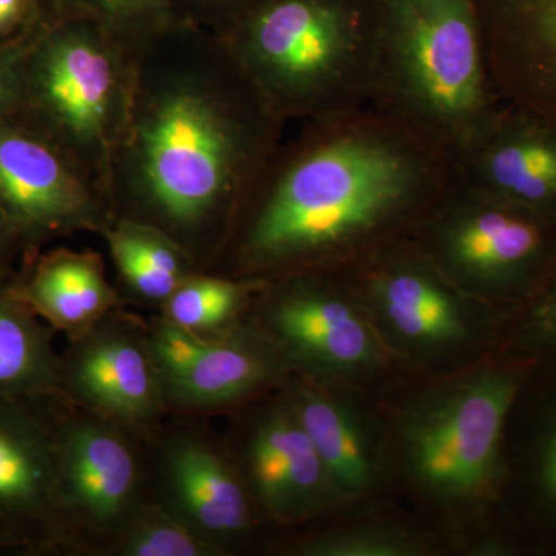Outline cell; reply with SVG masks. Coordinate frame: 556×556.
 Masks as SVG:
<instances>
[{
  "label": "cell",
  "instance_id": "obj_2",
  "mask_svg": "<svg viewBox=\"0 0 556 556\" xmlns=\"http://www.w3.org/2000/svg\"><path fill=\"white\" fill-rule=\"evenodd\" d=\"M287 126L225 40L177 22L138 51L113 215L163 230L207 273Z\"/></svg>",
  "mask_w": 556,
  "mask_h": 556
},
{
  "label": "cell",
  "instance_id": "obj_28",
  "mask_svg": "<svg viewBox=\"0 0 556 556\" xmlns=\"http://www.w3.org/2000/svg\"><path fill=\"white\" fill-rule=\"evenodd\" d=\"M178 20L222 36L255 0H170Z\"/></svg>",
  "mask_w": 556,
  "mask_h": 556
},
{
  "label": "cell",
  "instance_id": "obj_32",
  "mask_svg": "<svg viewBox=\"0 0 556 556\" xmlns=\"http://www.w3.org/2000/svg\"><path fill=\"white\" fill-rule=\"evenodd\" d=\"M0 554H3L2 548H0Z\"/></svg>",
  "mask_w": 556,
  "mask_h": 556
},
{
  "label": "cell",
  "instance_id": "obj_31",
  "mask_svg": "<svg viewBox=\"0 0 556 556\" xmlns=\"http://www.w3.org/2000/svg\"><path fill=\"white\" fill-rule=\"evenodd\" d=\"M546 481L548 486L556 492V438L547 457Z\"/></svg>",
  "mask_w": 556,
  "mask_h": 556
},
{
  "label": "cell",
  "instance_id": "obj_26",
  "mask_svg": "<svg viewBox=\"0 0 556 556\" xmlns=\"http://www.w3.org/2000/svg\"><path fill=\"white\" fill-rule=\"evenodd\" d=\"M283 548L300 556H412L424 551L412 533L391 527H358L321 533Z\"/></svg>",
  "mask_w": 556,
  "mask_h": 556
},
{
  "label": "cell",
  "instance_id": "obj_33",
  "mask_svg": "<svg viewBox=\"0 0 556 556\" xmlns=\"http://www.w3.org/2000/svg\"><path fill=\"white\" fill-rule=\"evenodd\" d=\"M555 320H556V309H555Z\"/></svg>",
  "mask_w": 556,
  "mask_h": 556
},
{
  "label": "cell",
  "instance_id": "obj_3",
  "mask_svg": "<svg viewBox=\"0 0 556 556\" xmlns=\"http://www.w3.org/2000/svg\"><path fill=\"white\" fill-rule=\"evenodd\" d=\"M382 5L375 0H255L219 38L287 123L369 105Z\"/></svg>",
  "mask_w": 556,
  "mask_h": 556
},
{
  "label": "cell",
  "instance_id": "obj_22",
  "mask_svg": "<svg viewBox=\"0 0 556 556\" xmlns=\"http://www.w3.org/2000/svg\"><path fill=\"white\" fill-rule=\"evenodd\" d=\"M16 278L0 287V399L56 393V331L21 298Z\"/></svg>",
  "mask_w": 556,
  "mask_h": 556
},
{
  "label": "cell",
  "instance_id": "obj_17",
  "mask_svg": "<svg viewBox=\"0 0 556 556\" xmlns=\"http://www.w3.org/2000/svg\"><path fill=\"white\" fill-rule=\"evenodd\" d=\"M460 185L529 208L556 203V135L500 118L455 153Z\"/></svg>",
  "mask_w": 556,
  "mask_h": 556
},
{
  "label": "cell",
  "instance_id": "obj_19",
  "mask_svg": "<svg viewBox=\"0 0 556 556\" xmlns=\"http://www.w3.org/2000/svg\"><path fill=\"white\" fill-rule=\"evenodd\" d=\"M283 390L340 497L371 492L379 479V452L356 409L316 380L291 376Z\"/></svg>",
  "mask_w": 556,
  "mask_h": 556
},
{
  "label": "cell",
  "instance_id": "obj_10",
  "mask_svg": "<svg viewBox=\"0 0 556 556\" xmlns=\"http://www.w3.org/2000/svg\"><path fill=\"white\" fill-rule=\"evenodd\" d=\"M230 415L223 441L263 521L300 526L342 503L283 387Z\"/></svg>",
  "mask_w": 556,
  "mask_h": 556
},
{
  "label": "cell",
  "instance_id": "obj_11",
  "mask_svg": "<svg viewBox=\"0 0 556 556\" xmlns=\"http://www.w3.org/2000/svg\"><path fill=\"white\" fill-rule=\"evenodd\" d=\"M0 211L24 262L50 241L112 225V204L53 141L17 116L0 121Z\"/></svg>",
  "mask_w": 556,
  "mask_h": 556
},
{
  "label": "cell",
  "instance_id": "obj_15",
  "mask_svg": "<svg viewBox=\"0 0 556 556\" xmlns=\"http://www.w3.org/2000/svg\"><path fill=\"white\" fill-rule=\"evenodd\" d=\"M351 276L409 345L437 350L467 338V311L455 285L413 241L369 260Z\"/></svg>",
  "mask_w": 556,
  "mask_h": 556
},
{
  "label": "cell",
  "instance_id": "obj_23",
  "mask_svg": "<svg viewBox=\"0 0 556 556\" xmlns=\"http://www.w3.org/2000/svg\"><path fill=\"white\" fill-rule=\"evenodd\" d=\"M263 283L199 270L175 289L156 314L201 338H223L243 324Z\"/></svg>",
  "mask_w": 556,
  "mask_h": 556
},
{
  "label": "cell",
  "instance_id": "obj_9",
  "mask_svg": "<svg viewBox=\"0 0 556 556\" xmlns=\"http://www.w3.org/2000/svg\"><path fill=\"white\" fill-rule=\"evenodd\" d=\"M340 274H298L265 281L247 320L276 348L289 375L325 383L383 361L382 343Z\"/></svg>",
  "mask_w": 556,
  "mask_h": 556
},
{
  "label": "cell",
  "instance_id": "obj_1",
  "mask_svg": "<svg viewBox=\"0 0 556 556\" xmlns=\"http://www.w3.org/2000/svg\"><path fill=\"white\" fill-rule=\"evenodd\" d=\"M459 185L444 146L365 105L278 144L207 273L343 274L415 240Z\"/></svg>",
  "mask_w": 556,
  "mask_h": 556
},
{
  "label": "cell",
  "instance_id": "obj_14",
  "mask_svg": "<svg viewBox=\"0 0 556 556\" xmlns=\"http://www.w3.org/2000/svg\"><path fill=\"white\" fill-rule=\"evenodd\" d=\"M526 208L459 181L413 243L456 288L496 287L543 251V229Z\"/></svg>",
  "mask_w": 556,
  "mask_h": 556
},
{
  "label": "cell",
  "instance_id": "obj_27",
  "mask_svg": "<svg viewBox=\"0 0 556 556\" xmlns=\"http://www.w3.org/2000/svg\"><path fill=\"white\" fill-rule=\"evenodd\" d=\"M43 22L9 39H0V121L17 116L21 109L24 62Z\"/></svg>",
  "mask_w": 556,
  "mask_h": 556
},
{
  "label": "cell",
  "instance_id": "obj_16",
  "mask_svg": "<svg viewBox=\"0 0 556 556\" xmlns=\"http://www.w3.org/2000/svg\"><path fill=\"white\" fill-rule=\"evenodd\" d=\"M291 378L276 348L244 318L223 338L211 339L185 371L163 380L170 415L211 417L243 407Z\"/></svg>",
  "mask_w": 556,
  "mask_h": 556
},
{
  "label": "cell",
  "instance_id": "obj_25",
  "mask_svg": "<svg viewBox=\"0 0 556 556\" xmlns=\"http://www.w3.org/2000/svg\"><path fill=\"white\" fill-rule=\"evenodd\" d=\"M109 556H218L156 504H146L110 548Z\"/></svg>",
  "mask_w": 556,
  "mask_h": 556
},
{
  "label": "cell",
  "instance_id": "obj_24",
  "mask_svg": "<svg viewBox=\"0 0 556 556\" xmlns=\"http://www.w3.org/2000/svg\"><path fill=\"white\" fill-rule=\"evenodd\" d=\"M62 14L89 17L141 50L179 22L170 0H64Z\"/></svg>",
  "mask_w": 556,
  "mask_h": 556
},
{
  "label": "cell",
  "instance_id": "obj_20",
  "mask_svg": "<svg viewBox=\"0 0 556 556\" xmlns=\"http://www.w3.org/2000/svg\"><path fill=\"white\" fill-rule=\"evenodd\" d=\"M515 27L484 31L493 83L556 118V0H518Z\"/></svg>",
  "mask_w": 556,
  "mask_h": 556
},
{
  "label": "cell",
  "instance_id": "obj_5",
  "mask_svg": "<svg viewBox=\"0 0 556 556\" xmlns=\"http://www.w3.org/2000/svg\"><path fill=\"white\" fill-rule=\"evenodd\" d=\"M137 67L138 50L70 14L43 22L24 62L17 118L53 141L109 201Z\"/></svg>",
  "mask_w": 556,
  "mask_h": 556
},
{
  "label": "cell",
  "instance_id": "obj_13",
  "mask_svg": "<svg viewBox=\"0 0 556 556\" xmlns=\"http://www.w3.org/2000/svg\"><path fill=\"white\" fill-rule=\"evenodd\" d=\"M56 394L148 438L170 416L150 351L148 318L126 306L68 340L58 364Z\"/></svg>",
  "mask_w": 556,
  "mask_h": 556
},
{
  "label": "cell",
  "instance_id": "obj_4",
  "mask_svg": "<svg viewBox=\"0 0 556 556\" xmlns=\"http://www.w3.org/2000/svg\"><path fill=\"white\" fill-rule=\"evenodd\" d=\"M369 105L455 156L496 115L477 0H380Z\"/></svg>",
  "mask_w": 556,
  "mask_h": 556
},
{
  "label": "cell",
  "instance_id": "obj_7",
  "mask_svg": "<svg viewBox=\"0 0 556 556\" xmlns=\"http://www.w3.org/2000/svg\"><path fill=\"white\" fill-rule=\"evenodd\" d=\"M142 439L150 503L218 556L243 551L263 519L208 417L170 415Z\"/></svg>",
  "mask_w": 556,
  "mask_h": 556
},
{
  "label": "cell",
  "instance_id": "obj_21",
  "mask_svg": "<svg viewBox=\"0 0 556 556\" xmlns=\"http://www.w3.org/2000/svg\"><path fill=\"white\" fill-rule=\"evenodd\" d=\"M115 265L116 281L124 305H137L159 313L175 289L199 273L195 260L163 230L115 218L102 232Z\"/></svg>",
  "mask_w": 556,
  "mask_h": 556
},
{
  "label": "cell",
  "instance_id": "obj_29",
  "mask_svg": "<svg viewBox=\"0 0 556 556\" xmlns=\"http://www.w3.org/2000/svg\"><path fill=\"white\" fill-rule=\"evenodd\" d=\"M24 249L9 219L0 211V287L10 283L20 274Z\"/></svg>",
  "mask_w": 556,
  "mask_h": 556
},
{
  "label": "cell",
  "instance_id": "obj_8",
  "mask_svg": "<svg viewBox=\"0 0 556 556\" xmlns=\"http://www.w3.org/2000/svg\"><path fill=\"white\" fill-rule=\"evenodd\" d=\"M518 383L486 371L438 390L420 402L404 426L413 477L439 500L473 501L495 479L504 420Z\"/></svg>",
  "mask_w": 556,
  "mask_h": 556
},
{
  "label": "cell",
  "instance_id": "obj_18",
  "mask_svg": "<svg viewBox=\"0 0 556 556\" xmlns=\"http://www.w3.org/2000/svg\"><path fill=\"white\" fill-rule=\"evenodd\" d=\"M16 288L28 306L67 340L126 306L118 288L109 281L104 258L91 249L40 252L21 266Z\"/></svg>",
  "mask_w": 556,
  "mask_h": 556
},
{
  "label": "cell",
  "instance_id": "obj_12",
  "mask_svg": "<svg viewBox=\"0 0 556 556\" xmlns=\"http://www.w3.org/2000/svg\"><path fill=\"white\" fill-rule=\"evenodd\" d=\"M56 393L0 399V548L3 554L67 556L56 484L61 424Z\"/></svg>",
  "mask_w": 556,
  "mask_h": 556
},
{
  "label": "cell",
  "instance_id": "obj_6",
  "mask_svg": "<svg viewBox=\"0 0 556 556\" xmlns=\"http://www.w3.org/2000/svg\"><path fill=\"white\" fill-rule=\"evenodd\" d=\"M56 500L67 556H109L149 503L144 439L68 404L61 424Z\"/></svg>",
  "mask_w": 556,
  "mask_h": 556
},
{
  "label": "cell",
  "instance_id": "obj_30",
  "mask_svg": "<svg viewBox=\"0 0 556 556\" xmlns=\"http://www.w3.org/2000/svg\"><path fill=\"white\" fill-rule=\"evenodd\" d=\"M27 0H0V39L13 38L36 22L28 21Z\"/></svg>",
  "mask_w": 556,
  "mask_h": 556
}]
</instances>
